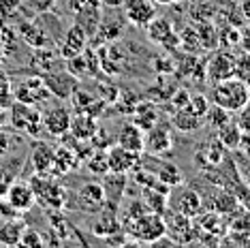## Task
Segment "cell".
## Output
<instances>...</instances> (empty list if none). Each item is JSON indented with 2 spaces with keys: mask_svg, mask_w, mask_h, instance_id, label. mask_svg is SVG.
<instances>
[{
  "mask_svg": "<svg viewBox=\"0 0 250 248\" xmlns=\"http://www.w3.org/2000/svg\"><path fill=\"white\" fill-rule=\"evenodd\" d=\"M122 231L126 235H130L135 242H141V244H154L156 240L167 235L163 214L152 212V210L139 214V216H135V218H124Z\"/></svg>",
  "mask_w": 250,
  "mask_h": 248,
  "instance_id": "cell-1",
  "label": "cell"
},
{
  "mask_svg": "<svg viewBox=\"0 0 250 248\" xmlns=\"http://www.w3.org/2000/svg\"><path fill=\"white\" fill-rule=\"evenodd\" d=\"M209 101L227 111H240L244 105L250 103V88L240 77H227V80L214 82Z\"/></svg>",
  "mask_w": 250,
  "mask_h": 248,
  "instance_id": "cell-2",
  "label": "cell"
},
{
  "mask_svg": "<svg viewBox=\"0 0 250 248\" xmlns=\"http://www.w3.org/2000/svg\"><path fill=\"white\" fill-rule=\"evenodd\" d=\"M41 111H39L37 105L30 103H21V101H13L9 105L7 118L11 122V126L18 133H26L30 137H39V133L43 131L41 126Z\"/></svg>",
  "mask_w": 250,
  "mask_h": 248,
  "instance_id": "cell-3",
  "label": "cell"
},
{
  "mask_svg": "<svg viewBox=\"0 0 250 248\" xmlns=\"http://www.w3.org/2000/svg\"><path fill=\"white\" fill-rule=\"evenodd\" d=\"M30 184H32V188H35L37 201H41L45 210L58 212L66 206V201H69L66 190L62 188V184L56 182V180H47V176H37L35 173Z\"/></svg>",
  "mask_w": 250,
  "mask_h": 248,
  "instance_id": "cell-4",
  "label": "cell"
},
{
  "mask_svg": "<svg viewBox=\"0 0 250 248\" xmlns=\"http://www.w3.org/2000/svg\"><path fill=\"white\" fill-rule=\"evenodd\" d=\"M2 199L7 201L15 212H28L32 206L37 204V195H35L32 184L24 182V180H18V178L9 184V188L4 190Z\"/></svg>",
  "mask_w": 250,
  "mask_h": 248,
  "instance_id": "cell-5",
  "label": "cell"
},
{
  "mask_svg": "<svg viewBox=\"0 0 250 248\" xmlns=\"http://www.w3.org/2000/svg\"><path fill=\"white\" fill-rule=\"evenodd\" d=\"M49 88L45 83L43 77H28V80L20 82L13 88V99L21 101V103H30V105H41L49 99Z\"/></svg>",
  "mask_w": 250,
  "mask_h": 248,
  "instance_id": "cell-6",
  "label": "cell"
},
{
  "mask_svg": "<svg viewBox=\"0 0 250 248\" xmlns=\"http://www.w3.org/2000/svg\"><path fill=\"white\" fill-rule=\"evenodd\" d=\"M71 111L64 105H56L52 109H47L41 116V126L49 137L62 139L64 135H69V126H71Z\"/></svg>",
  "mask_w": 250,
  "mask_h": 248,
  "instance_id": "cell-7",
  "label": "cell"
},
{
  "mask_svg": "<svg viewBox=\"0 0 250 248\" xmlns=\"http://www.w3.org/2000/svg\"><path fill=\"white\" fill-rule=\"evenodd\" d=\"M120 9L124 11V18H126L128 24L137 28H146L158 15L154 0H124Z\"/></svg>",
  "mask_w": 250,
  "mask_h": 248,
  "instance_id": "cell-8",
  "label": "cell"
},
{
  "mask_svg": "<svg viewBox=\"0 0 250 248\" xmlns=\"http://www.w3.org/2000/svg\"><path fill=\"white\" fill-rule=\"evenodd\" d=\"M235 64H237V56H233L231 52H216L212 58L208 60L206 64V77L209 82H220V80H227V77H233L235 75Z\"/></svg>",
  "mask_w": 250,
  "mask_h": 248,
  "instance_id": "cell-9",
  "label": "cell"
},
{
  "mask_svg": "<svg viewBox=\"0 0 250 248\" xmlns=\"http://www.w3.org/2000/svg\"><path fill=\"white\" fill-rule=\"evenodd\" d=\"M165 227H167V235L175 242V244H188V242H192V238H195L192 218L178 212V210L171 212L167 218H165Z\"/></svg>",
  "mask_w": 250,
  "mask_h": 248,
  "instance_id": "cell-10",
  "label": "cell"
},
{
  "mask_svg": "<svg viewBox=\"0 0 250 248\" xmlns=\"http://www.w3.org/2000/svg\"><path fill=\"white\" fill-rule=\"evenodd\" d=\"M90 231H92L94 235H99V238H105V240L113 238V235H118V233H124L122 231V221L118 218V214H116V206H107V210H103L92 221Z\"/></svg>",
  "mask_w": 250,
  "mask_h": 248,
  "instance_id": "cell-11",
  "label": "cell"
},
{
  "mask_svg": "<svg viewBox=\"0 0 250 248\" xmlns=\"http://www.w3.org/2000/svg\"><path fill=\"white\" fill-rule=\"evenodd\" d=\"M137 163H139V152L126 150L118 144L107 150V165H109V171L128 173L137 167Z\"/></svg>",
  "mask_w": 250,
  "mask_h": 248,
  "instance_id": "cell-12",
  "label": "cell"
},
{
  "mask_svg": "<svg viewBox=\"0 0 250 248\" xmlns=\"http://www.w3.org/2000/svg\"><path fill=\"white\" fill-rule=\"evenodd\" d=\"M173 145V139H171V131H169L165 124H154L152 128L146 131V144H144V150L150 152V154H165L169 152Z\"/></svg>",
  "mask_w": 250,
  "mask_h": 248,
  "instance_id": "cell-13",
  "label": "cell"
},
{
  "mask_svg": "<svg viewBox=\"0 0 250 248\" xmlns=\"http://www.w3.org/2000/svg\"><path fill=\"white\" fill-rule=\"evenodd\" d=\"M86 47H88V35H86V30H83L79 24H73L69 30H66L64 41H62V45H60V56L64 60L75 58V56H79Z\"/></svg>",
  "mask_w": 250,
  "mask_h": 248,
  "instance_id": "cell-14",
  "label": "cell"
},
{
  "mask_svg": "<svg viewBox=\"0 0 250 248\" xmlns=\"http://www.w3.org/2000/svg\"><path fill=\"white\" fill-rule=\"evenodd\" d=\"M54 148L45 142H35L30 148V165L37 176H49L54 171Z\"/></svg>",
  "mask_w": 250,
  "mask_h": 248,
  "instance_id": "cell-15",
  "label": "cell"
},
{
  "mask_svg": "<svg viewBox=\"0 0 250 248\" xmlns=\"http://www.w3.org/2000/svg\"><path fill=\"white\" fill-rule=\"evenodd\" d=\"M99 128H101V126H99V122H96L94 116L79 111L77 116L71 118L69 135H71L73 139H75V142H92Z\"/></svg>",
  "mask_w": 250,
  "mask_h": 248,
  "instance_id": "cell-16",
  "label": "cell"
},
{
  "mask_svg": "<svg viewBox=\"0 0 250 248\" xmlns=\"http://www.w3.org/2000/svg\"><path fill=\"white\" fill-rule=\"evenodd\" d=\"M116 144L141 154V152H144V144H146V131L141 126H137L135 122H126V124H122L120 131H118Z\"/></svg>",
  "mask_w": 250,
  "mask_h": 248,
  "instance_id": "cell-17",
  "label": "cell"
},
{
  "mask_svg": "<svg viewBox=\"0 0 250 248\" xmlns=\"http://www.w3.org/2000/svg\"><path fill=\"white\" fill-rule=\"evenodd\" d=\"M43 80L47 83L49 92L58 99H71V94L77 90V77L71 73H52Z\"/></svg>",
  "mask_w": 250,
  "mask_h": 248,
  "instance_id": "cell-18",
  "label": "cell"
},
{
  "mask_svg": "<svg viewBox=\"0 0 250 248\" xmlns=\"http://www.w3.org/2000/svg\"><path fill=\"white\" fill-rule=\"evenodd\" d=\"M103 190H105V204L107 206H116L120 204V199L124 197L126 190V173H116V171H107L103 180Z\"/></svg>",
  "mask_w": 250,
  "mask_h": 248,
  "instance_id": "cell-19",
  "label": "cell"
},
{
  "mask_svg": "<svg viewBox=\"0 0 250 248\" xmlns=\"http://www.w3.org/2000/svg\"><path fill=\"white\" fill-rule=\"evenodd\" d=\"M225 154H227V148L223 144L216 139V142H212V144H203V148L197 152L195 154V159H197V163L201 167H220L225 163Z\"/></svg>",
  "mask_w": 250,
  "mask_h": 248,
  "instance_id": "cell-20",
  "label": "cell"
},
{
  "mask_svg": "<svg viewBox=\"0 0 250 248\" xmlns=\"http://www.w3.org/2000/svg\"><path fill=\"white\" fill-rule=\"evenodd\" d=\"M79 199L86 210H101L105 207V190L101 182H86L79 188Z\"/></svg>",
  "mask_w": 250,
  "mask_h": 248,
  "instance_id": "cell-21",
  "label": "cell"
},
{
  "mask_svg": "<svg viewBox=\"0 0 250 248\" xmlns=\"http://www.w3.org/2000/svg\"><path fill=\"white\" fill-rule=\"evenodd\" d=\"M79 163V156L75 154V148H71V145H60V148H56L54 152V171L56 176H66L69 171L77 167Z\"/></svg>",
  "mask_w": 250,
  "mask_h": 248,
  "instance_id": "cell-22",
  "label": "cell"
},
{
  "mask_svg": "<svg viewBox=\"0 0 250 248\" xmlns=\"http://www.w3.org/2000/svg\"><path fill=\"white\" fill-rule=\"evenodd\" d=\"M24 227H26V223L20 221V218H15V216H9L7 221H2L0 223V244L2 246H18Z\"/></svg>",
  "mask_w": 250,
  "mask_h": 248,
  "instance_id": "cell-23",
  "label": "cell"
},
{
  "mask_svg": "<svg viewBox=\"0 0 250 248\" xmlns=\"http://www.w3.org/2000/svg\"><path fill=\"white\" fill-rule=\"evenodd\" d=\"M173 126L178 128V131H182V133H192V131H197V128L203 126V118L197 116L195 111H192L190 107L186 105V107H180V109H175V114H173Z\"/></svg>",
  "mask_w": 250,
  "mask_h": 248,
  "instance_id": "cell-24",
  "label": "cell"
},
{
  "mask_svg": "<svg viewBox=\"0 0 250 248\" xmlns=\"http://www.w3.org/2000/svg\"><path fill=\"white\" fill-rule=\"evenodd\" d=\"M133 114V122L141 126L144 131L147 128H152L154 124L158 122V111H156V105L150 103V101H144V103H137L135 105V109L130 111Z\"/></svg>",
  "mask_w": 250,
  "mask_h": 248,
  "instance_id": "cell-25",
  "label": "cell"
},
{
  "mask_svg": "<svg viewBox=\"0 0 250 248\" xmlns=\"http://www.w3.org/2000/svg\"><path fill=\"white\" fill-rule=\"evenodd\" d=\"M175 210L186 214V216H197L199 212H201V197L199 193H195L192 188H184L178 197V204H175Z\"/></svg>",
  "mask_w": 250,
  "mask_h": 248,
  "instance_id": "cell-26",
  "label": "cell"
},
{
  "mask_svg": "<svg viewBox=\"0 0 250 248\" xmlns=\"http://www.w3.org/2000/svg\"><path fill=\"white\" fill-rule=\"evenodd\" d=\"M173 32V24L169 21L167 18H156L150 21V24L146 26V35H147V39H150L152 43H156V45H161L165 39H167L169 35Z\"/></svg>",
  "mask_w": 250,
  "mask_h": 248,
  "instance_id": "cell-27",
  "label": "cell"
},
{
  "mask_svg": "<svg viewBox=\"0 0 250 248\" xmlns=\"http://www.w3.org/2000/svg\"><path fill=\"white\" fill-rule=\"evenodd\" d=\"M240 137H242V128L237 126L235 120H229L225 126H220L218 131H216V139H218L227 150H237Z\"/></svg>",
  "mask_w": 250,
  "mask_h": 248,
  "instance_id": "cell-28",
  "label": "cell"
},
{
  "mask_svg": "<svg viewBox=\"0 0 250 248\" xmlns=\"http://www.w3.org/2000/svg\"><path fill=\"white\" fill-rule=\"evenodd\" d=\"M20 37L24 39L28 45H32V47H45V45H47V37H45V32L41 30V26H37V24H21Z\"/></svg>",
  "mask_w": 250,
  "mask_h": 248,
  "instance_id": "cell-29",
  "label": "cell"
},
{
  "mask_svg": "<svg viewBox=\"0 0 250 248\" xmlns=\"http://www.w3.org/2000/svg\"><path fill=\"white\" fill-rule=\"evenodd\" d=\"M237 207H240V199L233 193H227V190H220L212 201V210L218 214H231V212H235Z\"/></svg>",
  "mask_w": 250,
  "mask_h": 248,
  "instance_id": "cell-30",
  "label": "cell"
},
{
  "mask_svg": "<svg viewBox=\"0 0 250 248\" xmlns=\"http://www.w3.org/2000/svg\"><path fill=\"white\" fill-rule=\"evenodd\" d=\"M229 120H231V111H227V109H223V107L212 103L209 105V109H208V114H206V118H203V124H208L209 128L218 131V128L225 126Z\"/></svg>",
  "mask_w": 250,
  "mask_h": 248,
  "instance_id": "cell-31",
  "label": "cell"
},
{
  "mask_svg": "<svg viewBox=\"0 0 250 248\" xmlns=\"http://www.w3.org/2000/svg\"><path fill=\"white\" fill-rule=\"evenodd\" d=\"M144 204L147 206V210L165 214V210H167V193H163L158 188H144Z\"/></svg>",
  "mask_w": 250,
  "mask_h": 248,
  "instance_id": "cell-32",
  "label": "cell"
},
{
  "mask_svg": "<svg viewBox=\"0 0 250 248\" xmlns=\"http://www.w3.org/2000/svg\"><path fill=\"white\" fill-rule=\"evenodd\" d=\"M86 167L94 176H105L109 171V165H107V150H94L86 156Z\"/></svg>",
  "mask_w": 250,
  "mask_h": 248,
  "instance_id": "cell-33",
  "label": "cell"
},
{
  "mask_svg": "<svg viewBox=\"0 0 250 248\" xmlns=\"http://www.w3.org/2000/svg\"><path fill=\"white\" fill-rule=\"evenodd\" d=\"M156 178L161 180L163 184H167V186L182 184V173H180V169L175 167L173 163H161V167H158V171H156Z\"/></svg>",
  "mask_w": 250,
  "mask_h": 248,
  "instance_id": "cell-34",
  "label": "cell"
},
{
  "mask_svg": "<svg viewBox=\"0 0 250 248\" xmlns=\"http://www.w3.org/2000/svg\"><path fill=\"white\" fill-rule=\"evenodd\" d=\"M197 39H199V45H201L203 49H214L216 45H218V32H216L209 24L197 26Z\"/></svg>",
  "mask_w": 250,
  "mask_h": 248,
  "instance_id": "cell-35",
  "label": "cell"
},
{
  "mask_svg": "<svg viewBox=\"0 0 250 248\" xmlns=\"http://www.w3.org/2000/svg\"><path fill=\"white\" fill-rule=\"evenodd\" d=\"M231 221H229V227L233 231H240V233H248L250 235V210L248 207H244V210H240L237 207L235 212H231Z\"/></svg>",
  "mask_w": 250,
  "mask_h": 248,
  "instance_id": "cell-36",
  "label": "cell"
},
{
  "mask_svg": "<svg viewBox=\"0 0 250 248\" xmlns=\"http://www.w3.org/2000/svg\"><path fill=\"white\" fill-rule=\"evenodd\" d=\"M45 244V240L41 238V233H39L37 229L32 227H24L21 231V238H20V244L18 246H24V248H41Z\"/></svg>",
  "mask_w": 250,
  "mask_h": 248,
  "instance_id": "cell-37",
  "label": "cell"
},
{
  "mask_svg": "<svg viewBox=\"0 0 250 248\" xmlns=\"http://www.w3.org/2000/svg\"><path fill=\"white\" fill-rule=\"evenodd\" d=\"M13 103V86H11V80L4 71H0V107H7Z\"/></svg>",
  "mask_w": 250,
  "mask_h": 248,
  "instance_id": "cell-38",
  "label": "cell"
},
{
  "mask_svg": "<svg viewBox=\"0 0 250 248\" xmlns=\"http://www.w3.org/2000/svg\"><path fill=\"white\" fill-rule=\"evenodd\" d=\"M235 77H240V80L250 88V54H244V56H240V58H237Z\"/></svg>",
  "mask_w": 250,
  "mask_h": 248,
  "instance_id": "cell-39",
  "label": "cell"
},
{
  "mask_svg": "<svg viewBox=\"0 0 250 248\" xmlns=\"http://www.w3.org/2000/svg\"><path fill=\"white\" fill-rule=\"evenodd\" d=\"M188 107L195 111L197 116L206 118L208 109H209V99L203 97V94H190V101H188Z\"/></svg>",
  "mask_w": 250,
  "mask_h": 248,
  "instance_id": "cell-40",
  "label": "cell"
},
{
  "mask_svg": "<svg viewBox=\"0 0 250 248\" xmlns=\"http://www.w3.org/2000/svg\"><path fill=\"white\" fill-rule=\"evenodd\" d=\"M21 2H24V0H0V18L2 20L13 18V15L20 11Z\"/></svg>",
  "mask_w": 250,
  "mask_h": 248,
  "instance_id": "cell-41",
  "label": "cell"
},
{
  "mask_svg": "<svg viewBox=\"0 0 250 248\" xmlns=\"http://www.w3.org/2000/svg\"><path fill=\"white\" fill-rule=\"evenodd\" d=\"M235 114H237L235 122H237V126L242 128V133H250V103H246L240 111H235Z\"/></svg>",
  "mask_w": 250,
  "mask_h": 248,
  "instance_id": "cell-42",
  "label": "cell"
},
{
  "mask_svg": "<svg viewBox=\"0 0 250 248\" xmlns=\"http://www.w3.org/2000/svg\"><path fill=\"white\" fill-rule=\"evenodd\" d=\"M11 148H13V133L2 131V128H0V159L7 156L11 152Z\"/></svg>",
  "mask_w": 250,
  "mask_h": 248,
  "instance_id": "cell-43",
  "label": "cell"
},
{
  "mask_svg": "<svg viewBox=\"0 0 250 248\" xmlns=\"http://www.w3.org/2000/svg\"><path fill=\"white\" fill-rule=\"evenodd\" d=\"M237 150L244 154V159H250V133H242L240 144H237Z\"/></svg>",
  "mask_w": 250,
  "mask_h": 248,
  "instance_id": "cell-44",
  "label": "cell"
},
{
  "mask_svg": "<svg viewBox=\"0 0 250 248\" xmlns=\"http://www.w3.org/2000/svg\"><path fill=\"white\" fill-rule=\"evenodd\" d=\"M188 101H190V94L186 92V90H180V92L173 97V105H175V109H180V107H186V105H188Z\"/></svg>",
  "mask_w": 250,
  "mask_h": 248,
  "instance_id": "cell-45",
  "label": "cell"
},
{
  "mask_svg": "<svg viewBox=\"0 0 250 248\" xmlns=\"http://www.w3.org/2000/svg\"><path fill=\"white\" fill-rule=\"evenodd\" d=\"M242 178L250 188V159H244V163H242Z\"/></svg>",
  "mask_w": 250,
  "mask_h": 248,
  "instance_id": "cell-46",
  "label": "cell"
},
{
  "mask_svg": "<svg viewBox=\"0 0 250 248\" xmlns=\"http://www.w3.org/2000/svg\"><path fill=\"white\" fill-rule=\"evenodd\" d=\"M99 2H101V7H105V9H120L124 4V0H99Z\"/></svg>",
  "mask_w": 250,
  "mask_h": 248,
  "instance_id": "cell-47",
  "label": "cell"
},
{
  "mask_svg": "<svg viewBox=\"0 0 250 248\" xmlns=\"http://www.w3.org/2000/svg\"><path fill=\"white\" fill-rule=\"evenodd\" d=\"M242 15H244V20L250 24V0H244L242 2Z\"/></svg>",
  "mask_w": 250,
  "mask_h": 248,
  "instance_id": "cell-48",
  "label": "cell"
},
{
  "mask_svg": "<svg viewBox=\"0 0 250 248\" xmlns=\"http://www.w3.org/2000/svg\"><path fill=\"white\" fill-rule=\"evenodd\" d=\"M156 4H175V2H180V0H154Z\"/></svg>",
  "mask_w": 250,
  "mask_h": 248,
  "instance_id": "cell-49",
  "label": "cell"
}]
</instances>
